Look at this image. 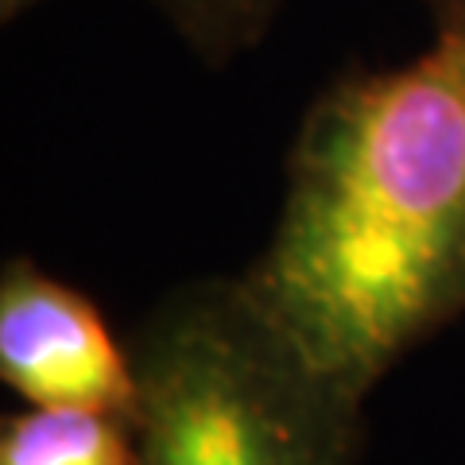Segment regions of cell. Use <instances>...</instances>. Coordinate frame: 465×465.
<instances>
[{"label":"cell","instance_id":"cell-4","mask_svg":"<svg viewBox=\"0 0 465 465\" xmlns=\"http://www.w3.org/2000/svg\"><path fill=\"white\" fill-rule=\"evenodd\" d=\"M0 465H136V423L121 411L32 407L0 427Z\"/></svg>","mask_w":465,"mask_h":465},{"label":"cell","instance_id":"cell-3","mask_svg":"<svg viewBox=\"0 0 465 465\" xmlns=\"http://www.w3.org/2000/svg\"><path fill=\"white\" fill-rule=\"evenodd\" d=\"M0 376L32 407L136 415V369L97 307L27 260L0 280Z\"/></svg>","mask_w":465,"mask_h":465},{"label":"cell","instance_id":"cell-6","mask_svg":"<svg viewBox=\"0 0 465 465\" xmlns=\"http://www.w3.org/2000/svg\"><path fill=\"white\" fill-rule=\"evenodd\" d=\"M27 5H35V0H5V16H12V12H20Z\"/></svg>","mask_w":465,"mask_h":465},{"label":"cell","instance_id":"cell-5","mask_svg":"<svg viewBox=\"0 0 465 465\" xmlns=\"http://www.w3.org/2000/svg\"><path fill=\"white\" fill-rule=\"evenodd\" d=\"M171 5L198 35L217 43H241L264 27L272 0H171Z\"/></svg>","mask_w":465,"mask_h":465},{"label":"cell","instance_id":"cell-2","mask_svg":"<svg viewBox=\"0 0 465 465\" xmlns=\"http://www.w3.org/2000/svg\"><path fill=\"white\" fill-rule=\"evenodd\" d=\"M136 465H357L361 407L272 322L244 280H202L133 341Z\"/></svg>","mask_w":465,"mask_h":465},{"label":"cell","instance_id":"cell-1","mask_svg":"<svg viewBox=\"0 0 465 465\" xmlns=\"http://www.w3.org/2000/svg\"><path fill=\"white\" fill-rule=\"evenodd\" d=\"M244 287L357 400L465 314V0L419 58L307 113Z\"/></svg>","mask_w":465,"mask_h":465}]
</instances>
